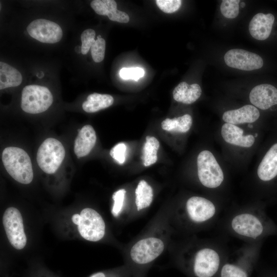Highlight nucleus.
Segmentation results:
<instances>
[{
	"label": "nucleus",
	"mask_w": 277,
	"mask_h": 277,
	"mask_svg": "<svg viewBox=\"0 0 277 277\" xmlns=\"http://www.w3.org/2000/svg\"><path fill=\"white\" fill-rule=\"evenodd\" d=\"M170 208L157 212L142 231L125 245V265L133 277H146L150 267L168 249L175 233L170 222Z\"/></svg>",
	"instance_id": "obj_1"
},
{
	"label": "nucleus",
	"mask_w": 277,
	"mask_h": 277,
	"mask_svg": "<svg viewBox=\"0 0 277 277\" xmlns=\"http://www.w3.org/2000/svg\"><path fill=\"white\" fill-rule=\"evenodd\" d=\"M168 250L174 263L189 277H217L228 255L220 244L193 236L173 240Z\"/></svg>",
	"instance_id": "obj_2"
},
{
	"label": "nucleus",
	"mask_w": 277,
	"mask_h": 277,
	"mask_svg": "<svg viewBox=\"0 0 277 277\" xmlns=\"http://www.w3.org/2000/svg\"><path fill=\"white\" fill-rule=\"evenodd\" d=\"M221 210L215 197L191 195L176 207H171L170 222L175 233L191 234L208 227Z\"/></svg>",
	"instance_id": "obj_3"
},
{
	"label": "nucleus",
	"mask_w": 277,
	"mask_h": 277,
	"mask_svg": "<svg viewBox=\"0 0 277 277\" xmlns=\"http://www.w3.org/2000/svg\"><path fill=\"white\" fill-rule=\"evenodd\" d=\"M225 229L247 243L263 242L277 234V225L267 215L262 205L253 203L233 211L227 217Z\"/></svg>",
	"instance_id": "obj_4"
},
{
	"label": "nucleus",
	"mask_w": 277,
	"mask_h": 277,
	"mask_svg": "<svg viewBox=\"0 0 277 277\" xmlns=\"http://www.w3.org/2000/svg\"><path fill=\"white\" fill-rule=\"evenodd\" d=\"M217 133L227 165L236 169L245 168L254 154L259 136L258 129L223 123Z\"/></svg>",
	"instance_id": "obj_5"
},
{
	"label": "nucleus",
	"mask_w": 277,
	"mask_h": 277,
	"mask_svg": "<svg viewBox=\"0 0 277 277\" xmlns=\"http://www.w3.org/2000/svg\"><path fill=\"white\" fill-rule=\"evenodd\" d=\"M196 163L199 183L215 197L214 195L223 190L227 185V164L213 148L201 150L197 155Z\"/></svg>",
	"instance_id": "obj_6"
},
{
	"label": "nucleus",
	"mask_w": 277,
	"mask_h": 277,
	"mask_svg": "<svg viewBox=\"0 0 277 277\" xmlns=\"http://www.w3.org/2000/svg\"><path fill=\"white\" fill-rule=\"evenodd\" d=\"M262 242L247 243L227 255L217 277H250L260 255Z\"/></svg>",
	"instance_id": "obj_7"
},
{
	"label": "nucleus",
	"mask_w": 277,
	"mask_h": 277,
	"mask_svg": "<svg viewBox=\"0 0 277 277\" xmlns=\"http://www.w3.org/2000/svg\"><path fill=\"white\" fill-rule=\"evenodd\" d=\"M3 165L9 175L17 182L30 183L33 171L30 158L23 149L16 147H8L2 153Z\"/></svg>",
	"instance_id": "obj_8"
},
{
	"label": "nucleus",
	"mask_w": 277,
	"mask_h": 277,
	"mask_svg": "<svg viewBox=\"0 0 277 277\" xmlns=\"http://www.w3.org/2000/svg\"><path fill=\"white\" fill-rule=\"evenodd\" d=\"M65 150L61 142L54 138L46 139L39 146L36 160L40 168L48 174L54 173L61 165Z\"/></svg>",
	"instance_id": "obj_9"
},
{
	"label": "nucleus",
	"mask_w": 277,
	"mask_h": 277,
	"mask_svg": "<svg viewBox=\"0 0 277 277\" xmlns=\"http://www.w3.org/2000/svg\"><path fill=\"white\" fill-rule=\"evenodd\" d=\"M52 102V95L47 87L31 85L23 89L21 108L27 113L36 114L44 112Z\"/></svg>",
	"instance_id": "obj_10"
},
{
	"label": "nucleus",
	"mask_w": 277,
	"mask_h": 277,
	"mask_svg": "<svg viewBox=\"0 0 277 277\" xmlns=\"http://www.w3.org/2000/svg\"><path fill=\"white\" fill-rule=\"evenodd\" d=\"M77 228L82 237L90 242L100 241L106 234V224L103 217L91 208H85L81 211Z\"/></svg>",
	"instance_id": "obj_11"
},
{
	"label": "nucleus",
	"mask_w": 277,
	"mask_h": 277,
	"mask_svg": "<svg viewBox=\"0 0 277 277\" xmlns=\"http://www.w3.org/2000/svg\"><path fill=\"white\" fill-rule=\"evenodd\" d=\"M3 224L11 245L17 250L23 249L27 243V238L19 211L13 207L6 209L3 216Z\"/></svg>",
	"instance_id": "obj_12"
},
{
	"label": "nucleus",
	"mask_w": 277,
	"mask_h": 277,
	"mask_svg": "<svg viewBox=\"0 0 277 277\" xmlns=\"http://www.w3.org/2000/svg\"><path fill=\"white\" fill-rule=\"evenodd\" d=\"M253 184H270L277 178V142L272 144L259 159L252 171Z\"/></svg>",
	"instance_id": "obj_13"
},
{
	"label": "nucleus",
	"mask_w": 277,
	"mask_h": 277,
	"mask_svg": "<svg viewBox=\"0 0 277 277\" xmlns=\"http://www.w3.org/2000/svg\"><path fill=\"white\" fill-rule=\"evenodd\" d=\"M260 117L259 109L251 104L227 110L222 115V120L225 123L254 129H256L255 123Z\"/></svg>",
	"instance_id": "obj_14"
},
{
	"label": "nucleus",
	"mask_w": 277,
	"mask_h": 277,
	"mask_svg": "<svg viewBox=\"0 0 277 277\" xmlns=\"http://www.w3.org/2000/svg\"><path fill=\"white\" fill-rule=\"evenodd\" d=\"M27 31L32 37L44 43H56L63 36L62 30L58 24L45 19L32 21L28 26Z\"/></svg>",
	"instance_id": "obj_15"
},
{
	"label": "nucleus",
	"mask_w": 277,
	"mask_h": 277,
	"mask_svg": "<svg viewBox=\"0 0 277 277\" xmlns=\"http://www.w3.org/2000/svg\"><path fill=\"white\" fill-rule=\"evenodd\" d=\"M224 61L228 66L245 71L256 70L263 65L260 55L241 49L228 51L224 55Z\"/></svg>",
	"instance_id": "obj_16"
},
{
	"label": "nucleus",
	"mask_w": 277,
	"mask_h": 277,
	"mask_svg": "<svg viewBox=\"0 0 277 277\" xmlns=\"http://www.w3.org/2000/svg\"><path fill=\"white\" fill-rule=\"evenodd\" d=\"M249 100L258 109H269L277 105V88L269 84L256 85L250 91Z\"/></svg>",
	"instance_id": "obj_17"
},
{
	"label": "nucleus",
	"mask_w": 277,
	"mask_h": 277,
	"mask_svg": "<svg viewBox=\"0 0 277 277\" xmlns=\"http://www.w3.org/2000/svg\"><path fill=\"white\" fill-rule=\"evenodd\" d=\"M154 197L152 187L145 180L138 183L134 191V205L132 209L129 220L141 215L151 206Z\"/></svg>",
	"instance_id": "obj_18"
},
{
	"label": "nucleus",
	"mask_w": 277,
	"mask_h": 277,
	"mask_svg": "<svg viewBox=\"0 0 277 277\" xmlns=\"http://www.w3.org/2000/svg\"><path fill=\"white\" fill-rule=\"evenodd\" d=\"M274 21V16L271 13H257L249 23V31L251 35L260 41L267 39L271 33Z\"/></svg>",
	"instance_id": "obj_19"
},
{
	"label": "nucleus",
	"mask_w": 277,
	"mask_h": 277,
	"mask_svg": "<svg viewBox=\"0 0 277 277\" xmlns=\"http://www.w3.org/2000/svg\"><path fill=\"white\" fill-rule=\"evenodd\" d=\"M96 141L95 130L90 125L83 126L75 140L74 151L77 157L88 155L94 147Z\"/></svg>",
	"instance_id": "obj_20"
},
{
	"label": "nucleus",
	"mask_w": 277,
	"mask_h": 277,
	"mask_svg": "<svg viewBox=\"0 0 277 277\" xmlns=\"http://www.w3.org/2000/svg\"><path fill=\"white\" fill-rule=\"evenodd\" d=\"M172 94L174 100L176 102L189 105L200 98L202 89L197 84L189 85L185 82H182L174 89Z\"/></svg>",
	"instance_id": "obj_21"
},
{
	"label": "nucleus",
	"mask_w": 277,
	"mask_h": 277,
	"mask_svg": "<svg viewBox=\"0 0 277 277\" xmlns=\"http://www.w3.org/2000/svg\"><path fill=\"white\" fill-rule=\"evenodd\" d=\"M22 80V74L16 69L0 62V89L19 86Z\"/></svg>",
	"instance_id": "obj_22"
},
{
	"label": "nucleus",
	"mask_w": 277,
	"mask_h": 277,
	"mask_svg": "<svg viewBox=\"0 0 277 277\" xmlns=\"http://www.w3.org/2000/svg\"><path fill=\"white\" fill-rule=\"evenodd\" d=\"M114 102L113 97L109 94L94 93L90 94L82 105L86 112H95L111 106Z\"/></svg>",
	"instance_id": "obj_23"
},
{
	"label": "nucleus",
	"mask_w": 277,
	"mask_h": 277,
	"mask_svg": "<svg viewBox=\"0 0 277 277\" xmlns=\"http://www.w3.org/2000/svg\"><path fill=\"white\" fill-rule=\"evenodd\" d=\"M192 122V116L189 114H185L173 118H166L162 122L161 127L165 131L186 133L190 130Z\"/></svg>",
	"instance_id": "obj_24"
},
{
	"label": "nucleus",
	"mask_w": 277,
	"mask_h": 277,
	"mask_svg": "<svg viewBox=\"0 0 277 277\" xmlns=\"http://www.w3.org/2000/svg\"><path fill=\"white\" fill-rule=\"evenodd\" d=\"M159 147V142L155 137L146 136V142L144 143L142 150V156L143 165L145 166H150L156 162L157 160V151Z\"/></svg>",
	"instance_id": "obj_25"
},
{
	"label": "nucleus",
	"mask_w": 277,
	"mask_h": 277,
	"mask_svg": "<svg viewBox=\"0 0 277 277\" xmlns=\"http://www.w3.org/2000/svg\"><path fill=\"white\" fill-rule=\"evenodd\" d=\"M127 191L122 188L116 191L112 195L113 205L111 214L115 218H119L125 215L126 221H129V211L126 207V196Z\"/></svg>",
	"instance_id": "obj_26"
},
{
	"label": "nucleus",
	"mask_w": 277,
	"mask_h": 277,
	"mask_svg": "<svg viewBox=\"0 0 277 277\" xmlns=\"http://www.w3.org/2000/svg\"><path fill=\"white\" fill-rule=\"evenodd\" d=\"M91 8L99 15H107L117 10V4L113 0H94L90 4Z\"/></svg>",
	"instance_id": "obj_27"
},
{
	"label": "nucleus",
	"mask_w": 277,
	"mask_h": 277,
	"mask_svg": "<svg viewBox=\"0 0 277 277\" xmlns=\"http://www.w3.org/2000/svg\"><path fill=\"white\" fill-rule=\"evenodd\" d=\"M239 0H224L220 9L222 14L227 18H234L239 14Z\"/></svg>",
	"instance_id": "obj_28"
},
{
	"label": "nucleus",
	"mask_w": 277,
	"mask_h": 277,
	"mask_svg": "<svg viewBox=\"0 0 277 277\" xmlns=\"http://www.w3.org/2000/svg\"><path fill=\"white\" fill-rule=\"evenodd\" d=\"M106 42L104 38H97L91 47L93 60L96 63L101 62L104 58Z\"/></svg>",
	"instance_id": "obj_29"
},
{
	"label": "nucleus",
	"mask_w": 277,
	"mask_h": 277,
	"mask_svg": "<svg viewBox=\"0 0 277 277\" xmlns=\"http://www.w3.org/2000/svg\"><path fill=\"white\" fill-rule=\"evenodd\" d=\"M95 36V32L94 30L88 29L84 30L81 36L82 46H81V53L85 55L86 54L92 45L95 41L94 39Z\"/></svg>",
	"instance_id": "obj_30"
},
{
	"label": "nucleus",
	"mask_w": 277,
	"mask_h": 277,
	"mask_svg": "<svg viewBox=\"0 0 277 277\" xmlns=\"http://www.w3.org/2000/svg\"><path fill=\"white\" fill-rule=\"evenodd\" d=\"M145 72L140 67L123 68L120 71V75L123 80H133L137 81L142 77Z\"/></svg>",
	"instance_id": "obj_31"
},
{
	"label": "nucleus",
	"mask_w": 277,
	"mask_h": 277,
	"mask_svg": "<svg viewBox=\"0 0 277 277\" xmlns=\"http://www.w3.org/2000/svg\"><path fill=\"white\" fill-rule=\"evenodd\" d=\"M158 7L164 12L172 13L177 11L182 4L181 0H156Z\"/></svg>",
	"instance_id": "obj_32"
},
{
	"label": "nucleus",
	"mask_w": 277,
	"mask_h": 277,
	"mask_svg": "<svg viewBox=\"0 0 277 277\" xmlns=\"http://www.w3.org/2000/svg\"><path fill=\"white\" fill-rule=\"evenodd\" d=\"M126 149L127 147L125 143H120L111 149L110 155L119 164H123L125 161Z\"/></svg>",
	"instance_id": "obj_33"
},
{
	"label": "nucleus",
	"mask_w": 277,
	"mask_h": 277,
	"mask_svg": "<svg viewBox=\"0 0 277 277\" xmlns=\"http://www.w3.org/2000/svg\"><path fill=\"white\" fill-rule=\"evenodd\" d=\"M107 16L111 21L122 23H127L130 19L126 13L117 9L110 12Z\"/></svg>",
	"instance_id": "obj_34"
},
{
	"label": "nucleus",
	"mask_w": 277,
	"mask_h": 277,
	"mask_svg": "<svg viewBox=\"0 0 277 277\" xmlns=\"http://www.w3.org/2000/svg\"><path fill=\"white\" fill-rule=\"evenodd\" d=\"M131 275H127L123 277H130ZM89 277H107L106 274L103 272H97L91 275Z\"/></svg>",
	"instance_id": "obj_35"
},
{
	"label": "nucleus",
	"mask_w": 277,
	"mask_h": 277,
	"mask_svg": "<svg viewBox=\"0 0 277 277\" xmlns=\"http://www.w3.org/2000/svg\"><path fill=\"white\" fill-rule=\"evenodd\" d=\"M80 217V214L76 213L72 216V221L73 223L77 225Z\"/></svg>",
	"instance_id": "obj_36"
},
{
	"label": "nucleus",
	"mask_w": 277,
	"mask_h": 277,
	"mask_svg": "<svg viewBox=\"0 0 277 277\" xmlns=\"http://www.w3.org/2000/svg\"><path fill=\"white\" fill-rule=\"evenodd\" d=\"M245 6V4L244 2H242L241 4V7L244 8Z\"/></svg>",
	"instance_id": "obj_37"
},
{
	"label": "nucleus",
	"mask_w": 277,
	"mask_h": 277,
	"mask_svg": "<svg viewBox=\"0 0 277 277\" xmlns=\"http://www.w3.org/2000/svg\"><path fill=\"white\" fill-rule=\"evenodd\" d=\"M102 38L101 35H98L97 36V38Z\"/></svg>",
	"instance_id": "obj_38"
}]
</instances>
